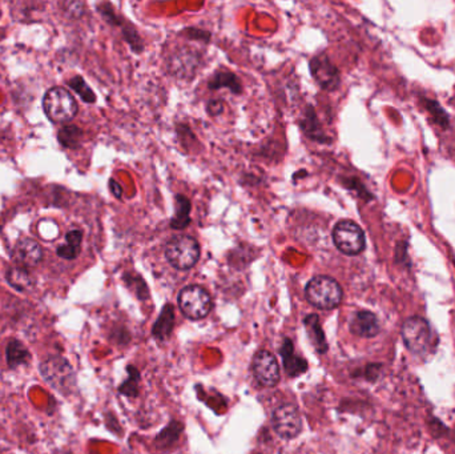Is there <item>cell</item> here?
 <instances>
[{
	"label": "cell",
	"mask_w": 455,
	"mask_h": 454,
	"mask_svg": "<svg viewBox=\"0 0 455 454\" xmlns=\"http://www.w3.org/2000/svg\"><path fill=\"white\" fill-rule=\"evenodd\" d=\"M68 86L74 89L75 92L86 103L96 102L95 92L89 88L88 84L84 82L82 76H75L68 80Z\"/></svg>",
	"instance_id": "44dd1931"
},
{
	"label": "cell",
	"mask_w": 455,
	"mask_h": 454,
	"mask_svg": "<svg viewBox=\"0 0 455 454\" xmlns=\"http://www.w3.org/2000/svg\"><path fill=\"white\" fill-rule=\"evenodd\" d=\"M273 427L279 437L295 439L302 430V418L300 411L292 404L281 405L273 413Z\"/></svg>",
	"instance_id": "ba28073f"
},
{
	"label": "cell",
	"mask_w": 455,
	"mask_h": 454,
	"mask_svg": "<svg viewBox=\"0 0 455 454\" xmlns=\"http://www.w3.org/2000/svg\"><path fill=\"white\" fill-rule=\"evenodd\" d=\"M222 87L231 88L235 93L241 91L240 80L236 77L233 73H216L213 76V79L209 82V88H212V89Z\"/></svg>",
	"instance_id": "d6986e66"
},
{
	"label": "cell",
	"mask_w": 455,
	"mask_h": 454,
	"mask_svg": "<svg viewBox=\"0 0 455 454\" xmlns=\"http://www.w3.org/2000/svg\"><path fill=\"white\" fill-rule=\"evenodd\" d=\"M281 354L284 357V365L289 376H298L307 370V361L301 357L294 354L293 344L289 340H285L284 347L281 349Z\"/></svg>",
	"instance_id": "9a60e30c"
},
{
	"label": "cell",
	"mask_w": 455,
	"mask_h": 454,
	"mask_svg": "<svg viewBox=\"0 0 455 454\" xmlns=\"http://www.w3.org/2000/svg\"><path fill=\"white\" fill-rule=\"evenodd\" d=\"M381 331L378 317L369 310H360L354 313L350 320V332L358 337L371 338L376 337Z\"/></svg>",
	"instance_id": "7c38bea8"
},
{
	"label": "cell",
	"mask_w": 455,
	"mask_h": 454,
	"mask_svg": "<svg viewBox=\"0 0 455 454\" xmlns=\"http://www.w3.org/2000/svg\"><path fill=\"white\" fill-rule=\"evenodd\" d=\"M305 325H307L308 333L310 335L313 344L316 345L317 351H320V353H325V351H327V344H326L323 329L320 326L318 317L316 315H310L305 319Z\"/></svg>",
	"instance_id": "e0dca14e"
},
{
	"label": "cell",
	"mask_w": 455,
	"mask_h": 454,
	"mask_svg": "<svg viewBox=\"0 0 455 454\" xmlns=\"http://www.w3.org/2000/svg\"><path fill=\"white\" fill-rule=\"evenodd\" d=\"M165 257L176 269H191L200 259V245L191 236H176L165 245Z\"/></svg>",
	"instance_id": "3957f363"
},
{
	"label": "cell",
	"mask_w": 455,
	"mask_h": 454,
	"mask_svg": "<svg viewBox=\"0 0 455 454\" xmlns=\"http://www.w3.org/2000/svg\"><path fill=\"white\" fill-rule=\"evenodd\" d=\"M252 372L265 388H272L279 381V365L277 358L270 351H259L252 361Z\"/></svg>",
	"instance_id": "9c48e42d"
},
{
	"label": "cell",
	"mask_w": 455,
	"mask_h": 454,
	"mask_svg": "<svg viewBox=\"0 0 455 454\" xmlns=\"http://www.w3.org/2000/svg\"><path fill=\"white\" fill-rule=\"evenodd\" d=\"M310 71L317 83L325 89H334L339 84V73L325 55L317 56L310 61Z\"/></svg>",
	"instance_id": "30bf717a"
},
{
	"label": "cell",
	"mask_w": 455,
	"mask_h": 454,
	"mask_svg": "<svg viewBox=\"0 0 455 454\" xmlns=\"http://www.w3.org/2000/svg\"><path fill=\"white\" fill-rule=\"evenodd\" d=\"M208 111L210 115H219L224 111V104L219 100H213L208 104Z\"/></svg>",
	"instance_id": "cb8c5ba5"
},
{
	"label": "cell",
	"mask_w": 455,
	"mask_h": 454,
	"mask_svg": "<svg viewBox=\"0 0 455 454\" xmlns=\"http://www.w3.org/2000/svg\"><path fill=\"white\" fill-rule=\"evenodd\" d=\"M305 294L309 303L313 307L323 310H330L337 308L344 297L341 285L334 278L329 276H317L311 278L307 285Z\"/></svg>",
	"instance_id": "7a4b0ae2"
},
{
	"label": "cell",
	"mask_w": 455,
	"mask_h": 454,
	"mask_svg": "<svg viewBox=\"0 0 455 454\" xmlns=\"http://www.w3.org/2000/svg\"><path fill=\"white\" fill-rule=\"evenodd\" d=\"M65 241L68 245L75 247V248H80V244L83 241V234L79 229L75 231H70L68 234H65Z\"/></svg>",
	"instance_id": "603a6c76"
},
{
	"label": "cell",
	"mask_w": 455,
	"mask_h": 454,
	"mask_svg": "<svg viewBox=\"0 0 455 454\" xmlns=\"http://www.w3.org/2000/svg\"><path fill=\"white\" fill-rule=\"evenodd\" d=\"M172 325H173V315H172V307L167 305L165 309L162 310V316L159 319V321L156 322L155 328H153V333L156 337H168L172 331Z\"/></svg>",
	"instance_id": "ffe728a7"
},
{
	"label": "cell",
	"mask_w": 455,
	"mask_h": 454,
	"mask_svg": "<svg viewBox=\"0 0 455 454\" xmlns=\"http://www.w3.org/2000/svg\"><path fill=\"white\" fill-rule=\"evenodd\" d=\"M333 241L339 252L355 256L360 255L367 245V239L362 228L352 220H342L333 229Z\"/></svg>",
	"instance_id": "8992f818"
},
{
	"label": "cell",
	"mask_w": 455,
	"mask_h": 454,
	"mask_svg": "<svg viewBox=\"0 0 455 454\" xmlns=\"http://www.w3.org/2000/svg\"><path fill=\"white\" fill-rule=\"evenodd\" d=\"M190 212H191V203L185 196L177 195L176 196V215L171 221V227L175 229H183L190 224Z\"/></svg>",
	"instance_id": "2e32d148"
},
{
	"label": "cell",
	"mask_w": 455,
	"mask_h": 454,
	"mask_svg": "<svg viewBox=\"0 0 455 454\" xmlns=\"http://www.w3.org/2000/svg\"><path fill=\"white\" fill-rule=\"evenodd\" d=\"M43 109L49 121L65 124L74 120L79 107L70 91L63 87L49 88L43 98Z\"/></svg>",
	"instance_id": "6da1fadb"
},
{
	"label": "cell",
	"mask_w": 455,
	"mask_h": 454,
	"mask_svg": "<svg viewBox=\"0 0 455 454\" xmlns=\"http://www.w3.org/2000/svg\"><path fill=\"white\" fill-rule=\"evenodd\" d=\"M43 259V249L40 244L32 239L24 237L16 243L14 248V260L19 264V266L30 268L35 266L42 262Z\"/></svg>",
	"instance_id": "8fae6325"
},
{
	"label": "cell",
	"mask_w": 455,
	"mask_h": 454,
	"mask_svg": "<svg viewBox=\"0 0 455 454\" xmlns=\"http://www.w3.org/2000/svg\"><path fill=\"white\" fill-rule=\"evenodd\" d=\"M7 282L19 292H27L35 284L33 276L24 266H13L6 273Z\"/></svg>",
	"instance_id": "4fadbf2b"
},
{
	"label": "cell",
	"mask_w": 455,
	"mask_h": 454,
	"mask_svg": "<svg viewBox=\"0 0 455 454\" xmlns=\"http://www.w3.org/2000/svg\"><path fill=\"white\" fill-rule=\"evenodd\" d=\"M83 131L75 124H65L58 132V140L64 148H76L82 142Z\"/></svg>",
	"instance_id": "ac0fdd59"
},
{
	"label": "cell",
	"mask_w": 455,
	"mask_h": 454,
	"mask_svg": "<svg viewBox=\"0 0 455 454\" xmlns=\"http://www.w3.org/2000/svg\"><path fill=\"white\" fill-rule=\"evenodd\" d=\"M178 307L191 320H201L212 309V298L203 287L188 285L178 294Z\"/></svg>",
	"instance_id": "52a82bcc"
},
{
	"label": "cell",
	"mask_w": 455,
	"mask_h": 454,
	"mask_svg": "<svg viewBox=\"0 0 455 454\" xmlns=\"http://www.w3.org/2000/svg\"><path fill=\"white\" fill-rule=\"evenodd\" d=\"M58 256L64 259V260H74L77 257V255L80 253V248H75V247H71V245H60L58 250H56Z\"/></svg>",
	"instance_id": "7402d4cb"
},
{
	"label": "cell",
	"mask_w": 455,
	"mask_h": 454,
	"mask_svg": "<svg viewBox=\"0 0 455 454\" xmlns=\"http://www.w3.org/2000/svg\"><path fill=\"white\" fill-rule=\"evenodd\" d=\"M40 374L47 384L60 393H67L74 386L72 366L61 356H49L45 358L40 364Z\"/></svg>",
	"instance_id": "277c9868"
},
{
	"label": "cell",
	"mask_w": 455,
	"mask_h": 454,
	"mask_svg": "<svg viewBox=\"0 0 455 454\" xmlns=\"http://www.w3.org/2000/svg\"><path fill=\"white\" fill-rule=\"evenodd\" d=\"M6 358L8 366L11 369H15L17 366L26 365L30 363L31 353L22 341L14 338L7 344Z\"/></svg>",
	"instance_id": "5bb4252c"
},
{
	"label": "cell",
	"mask_w": 455,
	"mask_h": 454,
	"mask_svg": "<svg viewBox=\"0 0 455 454\" xmlns=\"http://www.w3.org/2000/svg\"><path fill=\"white\" fill-rule=\"evenodd\" d=\"M402 340L406 348L417 356H425L431 345V329L422 317H409L401 328Z\"/></svg>",
	"instance_id": "5b68a950"
},
{
	"label": "cell",
	"mask_w": 455,
	"mask_h": 454,
	"mask_svg": "<svg viewBox=\"0 0 455 454\" xmlns=\"http://www.w3.org/2000/svg\"><path fill=\"white\" fill-rule=\"evenodd\" d=\"M109 188H111V192L118 197V199H120L121 197V195H123V190H121V187L118 186V183L115 181V180H111L109 181Z\"/></svg>",
	"instance_id": "d4e9b609"
}]
</instances>
